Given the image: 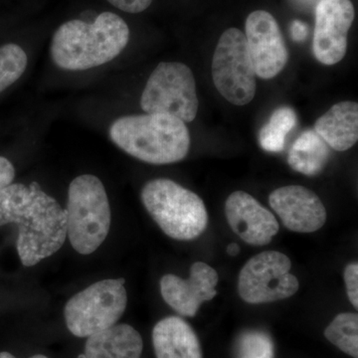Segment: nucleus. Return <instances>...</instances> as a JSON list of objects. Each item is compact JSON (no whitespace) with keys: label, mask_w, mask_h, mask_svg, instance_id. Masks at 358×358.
<instances>
[{"label":"nucleus","mask_w":358,"mask_h":358,"mask_svg":"<svg viewBox=\"0 0 358 358\" xmlns=\"http://www.w3.org/2000/svg\"><path fill=\"white\" fill-rule=\"evenodd\" d=\"M17 224V251L32 267L59 251L67 237V212L38 183H11L0 190V226Z\"/></svg>","instance_id":"f257e3e1"},{"label":"nucleus","mask_w":358,"mask_h":358,"mask_svg":"<svg viewBox=\"0 0 358 358\" xmlns=\"http://www.w3.org/2000/svg\"><path fill=\"white\" fill-rule=\"evenodd\" d=\"M129 40V26L124 20L103 13L93 23L71 20L61 25L52 38L51 56L61 69L88 70L114 60Z\"/></svg>","instance_id":"f03ea898"},{"label":"nucleus","mask_w":358,"mask_h":358,"mask_svg":"<svg viewBox=\"0 0 358 358\" xmlns=\"http://www.w3.org/2000/svg\"><path fill=\"white\" fill-rule=\"evenodd\" d=\"M110 136L124 152L150 164L180 162L190 148L185 122L167 114L120 117L110 126Z\"/></svg>","instance_id":"7ed1b4c3"},{"label":"nucleus","mask_w":358,"mask_h":358,"mask_svg":"<svg viewBox=\"0 0 358 358\" xmlns=\"http://www.w3.org/2000/svg\"><path fill=\"white\" fill-rule=\"evenodd\" d=\"M141 197L160 229L173 239H196L208 225L203 200L171 179L148 181L141 190Z\"/></svg>","instance_id":"20e7f679"},{"label":"nucleus","mask_w":358,"mask_h":358,"mask_svg":"<svg viewBox=\"0 0 358 358\" xmlns=\"http://www.w3.org/2000/svg\"><path fill=\"white\" fill-rule=\"evenodd\" d=\"M67 236L78 253H94L109 234L110 207L102 181L92 174L78 176L68 192Z\"/></svg>","instance_id":"39448f33"},{"label":"nucleus","mask_w":358,"mask_h":358,"mask_svg":"<svg viewBox=\"0 0 358 358\" xmlns=\"http://www.w3.org/2000/svg\"><path fill=\"white\" fill-rule=\"evenodd\" d=\"M128 305L124 279L96 282L75 294L66 303L64 317L71 334L89 338L115 326Z\"/></svg>","instance_id":"423d86ee"},{"label":"nucleus","mask_w":358,"mask_h":358,"mask_svg":"<svg viewBox=\"0 0 358 358\" xmlns=\"http://www.w3.org/2000/svg\"><path fill=\"white\" fill-rule=\"evenodd\" d=\"M196 83L192 69L179 62H162L148 78L141 99L145 114H167L185 122L199 112Z\"/></svg>","instance_id":"0eeeda50"},{"label":"nucleus","mask_w":358,"mask_h":358,"mask_svg":"<svg viewBox=\"0 0 358 358\" xmlns=\"http://www.w3.org/2000/svg\"><path fill=\"white\" fill-rule=\"evenodd\" d=\"M211 71L216 89L228 102L245 106L253 101L257 76L241 30L229 28L221 35L212 59Z\"/></svg>","instance_id":"6e6552de"},{"label":"nucleus","mask_w":358,"mask_h":358,"mask_svg":"<svg viewBox=\"0 0 358 358\" xmlns=\"http://www.w3.org/2000/svg\"><path fill=\"white\" fill-rule=\"evenodd\" d=\"M289 257L278 251L257 254L245 264L238 278L242 300L252 305L286 300L300 288L298 278L291 274Z\"/></svg>","instance_id":"1a4fd4ad"},{"label":"nucleus","mask_w":358,"mask_h":358,"mask_svg":"<svg viewBox=\"0 0 358 358\" xmlns=\"http://www.w3.org/2000/svg\"><path fill=\"white\" fill-rule=\"evenodd\" d=\"M355 20L350 0H320L315 8L313 52L322 64L341 62L348 50V35Z\"/></svg>","instance_id":"9d476101"},{"label":"nucleus","mask_w":358,"mask_h":358,"mask_svg":"<svg viewBox=\"0 0 358 358\" xmlns=\"http://www.w3.org/2000/svg\"><path fill=\"white\" fill-rule=\"evenodd\" d=\"M245 37L256 76L264 80L277 76L288 63L289 52L274 16L265 10L250 13Z\"/></svg>","instance_id":"9b49d317"},{"label":"nucleus","mask_w":358,"mask_h":358,"mask_svg":"<svg viewBox=\"0 0 358 358\" xmlns=\"http://www.w3.org/2000/svg\"><path fill=\"white\" fill-rule=\"evenodd\" d=\"M218 274L215 268L203 262L190 267L188 279L167 274L160 280V293L169 307L183 317H194L200 306L217 294Z\"/></svg>","instance_id":"f8f14e48"},{"label":"nucleus","mask_w":358,"mask_h":358,"mask_svg":"<svg viewBox=\"0 0 358 358\" xmlns=\"http://www.w3.org/2000/svg\"><path fill=\"white\" fill-rule=\"evenodd\" d=\"M268 203L282 225L296 233H313L327 221V210L320 197L308 188L288 185L278 188L268 196Z\"/></svg>","instance_id":"ddd939ff"},{"label":"nucleus","mask_w":358,"mask_h":358,"mask_svg":"<svg viewBox=\"0 0 358 358\" xmlns=\"http://www.w3.org/2000/svg\"><path fill=\"white\" fill-rule=\"evenodd\" d=\"M225 213L231 229L247 244H270L280 230L274 214L241 190L231 193L226 200Z\"/></svg>","instance_id":"4468645a"},{"label":"nucleus","mask_w":358,"mask_h":358,"mask_svg":"<svg viewBox=\"0 0 358 358\" xmlns=\"http://www.w3.org/2000/svg\"><path fill=\"white\" fill-rule=\"evenodd\" d=\"M152 343L157 358H202L196 334L178 317H166L155 324Z\"/></svg>","instance_id":"2eb2a0df"},{"label":"nucleus","mask_w":358,"mask_h":358,"mask_svg":"<svg viewBox=\"0 0 358 358\" xmlns=\"http://www.w3.org/2000/svg\"><path fill=\"white\" fill-rule=\"evenodd\" d=\"M313 129L334 150H350L358 140L357 103H336L315 122Z\"/></svg>","instance_id":"dca6fc26"},{"label":"nucleus","mask_w":358,"mask_h":358,"mask_svg":"<svg viewBox=\"0 0 358 358\" xmlns=\"http://www.w3.org/2000/svg\"><path fill=\"white\" fill-rule=\"evenodd\" d=\"M141 334L129 324H117L92 334L85 348L86 358H141Z\"/></svg>","instance_id":"f3484780"},{"label":"nucleus","mask_w":358,"mask_h":358,"mask_svg":"<svg viewBox=\"0 0 358 358\" xmlns=\"http://www.w3.org/2000/svg\"><path fill=\"white\" fill-rule=\"evenodd\" d=\"M329 147L315 129H308L296 138L289 152V166L308 176L322 173L329 159Z\"/></svg>","instance_id":"a211bd4d"},{"label":"nucleus","mask_w":358,"mask_h":358,"mask_svg":"<svg viewBox=\"0 0 358 358\" xmlns=\"http://www.w3.org/2000/svg\"><path fill=\"white\" fill-rule=\"evenodd\" d=\"M298 115L293 108L282 106L274 110L270 121L259 131V143L264 150L280 152L284 150L286 138L296 126Z\"/></svg>","instance_id":"6ab92c4d"},{"label":"nucleus","mask_w":358,"mask_h":358,"mask_svg":"<svg viewBox=\"0 0 358 358\" xmlns=\"http://www.w3.org/2000/svg\"><path fill=\"white\" fill-rule=\"evenodd\" d=\"M324 336L341 352L358 358L357 313H339L327 327Z\"/></svg>","instance_id":"aec40b11"},{"label":"nucleus","mask_w":358,"mask_h":358,"mask_svg":"<svg viewBox=\"0 0 358 358\" xmlns=\"http://www.w3.org/2000/svg\"><path fill=\"white\" fill-rule=\"evenodd\" d=\"M27 67V55L20 46L6 44L0 47V93L15 83Z\"/></svg>","instance_id":"412c9836"},{"label":"nucleus","mask_w":358,"mask_h":358,"mask_svg":"<svg viewBox=\"0 0 358 358\" xmlns=\"http://www.w3.org/2000/svg\"><path fill=\"white\" fill-rule=\"evenodd\" d=\"M236 358H275L274 343L262 331H245L237 339Z\"/></svg>","instance_id":"4be33fe9"},{"label":"nucleus","mask_w":358,"mask_h":358,"mask_svg":"<svg viewBox=\"0 0 358 358\" xmlns=\"http://www.w3.org/2000/svg\"><path fill=\"white\" fill-rule=\"evenodd\" d=\"M345 282L348 300L353 307L358 308V264L353 262L348 264L345 268Z\"/></svg>","instance_id":"5701e85b"},{"label":"nucleus","mask_w":358,"mask_h":358,"mask_svg":"<svg viewBox=\"0 0 358 358\" xmlns=\"http://www.w3.org/2000/svg\"><path fill=\"white\" fill-rule=\"evenodd\" d=\"M108 1L124 13H140L152 4V0H108Z\"/></svg>","instance_id":"b1692460"},{"label":"nucleus","mask_w":358,"mask_h":358,"mask_svg":"<svg viewBox=\"0 0 358 358\" xmlns=\"http://www.w3.org/2000/svg\"><path fill=\"white\" fill-rule=\"evenodd\" d=\"M15 176V169L6 157H0V190L13 183Z\"/></svg>","instance_id":"393cba45"},{"label":"nucleus","mask_w":358,"mask_h":358,"mask_svg":"<svg viewBox=\"0 0 358 358\" xmlns=\"http://www.w3.org/2000/svg\"><path fill=\"white\" fill-rule=\"evenodd\" d=\"M291 36L294 42H303L308 36V26L301 20H294L291 24Z\"/></svg>","instance_id":"a878e982"},{"label":"nucleus","mask_w":358,"mask_h":358,"mask_svg":"<svg viewBox=\"0 0 358 358\" xmlns=\"http://www.w3.org/2000/svg\"><path fill=\"white\" fill-rule=\"evenodd\" d=\"M240 252V246L238 244L231 243L228 245L227 247V253L229 254L230 256H236L238 253Z\"/></svg>","instance_id":"bb28decb"},{"label":"nucleus","mask_w":358,"mask_h":358,"mask_svg":"<svg viewBox=\"0 0 358 358\" xmlns=\"http://www.w3.org/2000/svg\"><path fill=\"white\" fill-rule=\"evenodd\" d=\"M0 358H16L14 357V355H11V353L3 352H0ZM29 358H48L47 357H45V355H33V357Z\"/></svg>","instance_id":"cd10ccee"}]
</instances>
